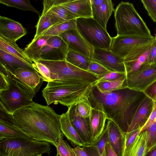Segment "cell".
I'll return each mask as SVG.
<instances>
[{
    "mask_svg": "<svg viewBox=\"0 0 156 156\" xmlns=\"http://www.w3.org/2000/svg\"><path fill=\"white\" fill-rule=\"evenodd\" d=\"M154 105V101L146 96L137 109L127 132L138 129L140 130L148 120Z\"/></svg>",
    "mask_w": 156,
    "mask_h": 156,
    "instance_id": "ac0fdd59",
    "label": "cell"
},
{
    "mask_svg": "<svg viewBox=\"0 0 156 156\" xmlns=\"http://www.w3.org/2000/svg\"><path fill=\"white\" fill-rule=\"evenodd\" d=\"M57 155H58V154H57ZM58 156H59V155H58Z\"/></svg>",
    "mask_w": 156,
    "mask_h": 156,
    "instance_id": "11a10c76",
    "label": "cell"
},
{
    "mask_svg": "<svg viewBox=\"0 0 156 156\" xmlns=\"http://www.w3.org/2000/svg\"><path fill=\"white\" fill-rule=\"evenodd\" d=\"M76 29V19H74L57 24L42 34L40 36H58L65 31Z\"/></svg>",
    "mask_w": 156,
    "mask_h": 156,
    "instance_id": "d6a6232c",
    "label": "cell"
},
{
    "mask_svg": "<svg viewBox=\"0 0 156 156\" xmlns=\"http://www.w3.org/2000/svg\"><path fill=\"white\" fill-rule=\"evenodd\" d=\"M156 121V102L154 101V105L152 111L148 120L143 127L140 129V133L145 130L153 123Z\"/></svg>",
    "mask_w": 156,
    "mask_h": 156,
    "instance_id": "bcb514c9",
    "label": "cell"
},
{
    "mask_svg": "<svg viewBox=\"0 0 156 156\" xmlns=\"http://www.w3.org/2000/svg\"><path fill=\"white\" fill-rule=\"evenodd\" d=\"M91 105L93 108L89 118L92 144L98 139L104 130L108 118L101 104L97 103L91 104Z\"/></svg>",
    "mask_w": 156,
    "mask_h": 156,
    "instance_id": "2e32d148",
    "label": "cell"
},
{
    "mask_svg": "<svg viewBox=\"0 0 156 156\" xmlns=\"http://www.w3.org/2000/svg\"><path fill=\"white\" fill-rule=\"evenodd\" d=\"M60 5L76 18L92 17L91 0H67Z\"/></svg>",
    "mask_w": 156,
    "mask_h": 156,
    "instance_id": "cb8c5ba5",
    "label": "cell"
},
{
    "mask_svg": "<svg viewBox=\"0 0 156 156\" xmlns=\"http://www.w3.org/2000/svg\"><path fill=\"white\" fill-rule=\"evenodd\" d=\"M77 29L94 48L110 50L112 37L92 17L76 19Z\"/></svg>",
    "mask_w": 156,
    "mask_h": 156,
    "instance_id": "ba28073f",
    "label": "cell"
},
{
    "mask_svg": "<svg viewBox=\"0 0 156 156\" xmlns=\"http://www.w3.org/2000/svg\"><path fill=\"white\" fill-rule=\"evenodd\" d=\"M126 76V73L119 72H110L101 76L97 82L112 81Z\"/></svg>",
    "mask_w": 156,
    "mask_h": 156,
    "instance_id": "7bdbcfd3",
    "label": "cell"
},
{
    "mask_svg": "<svg viewBox=\"0 0 156 156\" xmlns=\"http://www.w3.org/2000/svg\"><path fill=\"white\" fill-rule=\"evenodd\" d=\"M154 37L137 36H118L112 37L110 50L123 59L133 48L153 41Z\"/></svg>",
    "mask_w": 156,
    "mask_h": 156,
    "instance_id": "30bf717a",
    "label": "cell"
},
{
    "mask_svg": "<svg viewBox=\"0 0 156 156\" xmlns=\"http://www.w3.org/2000/svg\"><path fill=\"white\" fill-rule=\"evenodd\" d=\"M73 150L75 156H88L83 147L77 146Z\"/></svg>",
    "mask_w": 156,
    "mask_h": 156,
    "instance_id": "681fc988",
    "label": "cell"
},
{
    "mask_svg": "<svg viewBox=\"0 0 156 156\" xmlns=\"http://www.w3.org/2000/svg\"><path fill=\"white\" fill-rule=\"evenodd\" d=\"M42 155V154H37V155H34L33 156H41Z\"/></svg>",
    "mask_w": 156,
    "mask_h": 156,
    "instance_id": "816d5d0a",
    "label": "cell"
},
{
    "mask_svg": "<svg viewBox=\"0 0 156 156\" xmlns=\"http://www.w3.org/2000/svg\"><path fill=\"white\" fill-rule=\"evenodd\" d=\"M88 156H101L97 147L93 144L82 147Z\"/></svg>",
    "mask_w": 156,
    "mask_h": 156,
    "instance_id": "7dc6e473",
    "label": "cell"
},
{
    "mask_svg": "<svg viewBox=\"0 0 156 156\" xmlns=\"http://www.w3.org/2000/svg\"><path fill=\"white\" fill-rule=\"evenodd\" d=\"M77 107L80 114L84 118H87L89 116L93 108L86 95L77 103Z\"/></svg>",
    "mask_w": 156,
    "mask_h": 156,
    "instance_id": "8d00e7d4",
    "label": "cell"
},
{
    "mask_svg": "<svg viewBox=\"0 0 156 156\" xmlns=\"http://www.w3.org/2000/svg\"><path fill=\"white\" fill-rule=\"evenodd\" d=\"M108 142V131L107 128L105 126L102 133L98 139L92 144L97 147L101 155V156H103L105 147Z\"/></svg>",
    "mask_w": 156,
    "mask_h": 156,
    "instance_id": "f35d334b",
    "label": "cell"
},
{
    "mask_svg": "<svg viewBox=\"0 0 156 156\" xmlns=\"http://www.w3.org/2000/svg\"><path fill=\"white\" fill-rule=\"evenodd\" d=\"M13 124L35 140L55 146L63 139L61 115L48 106L34 102L16 112L12 116Z\"/></svg>",
    "mask_w": 156,
    "mask_h": 156,
    "instance_id": "6da1fadb",
    "label": "cell"
},
{
    "mask_svg": "<svg viewBox=\"0 0 156 156\" xmlns=\"http://www.w3.org/2000/svg\"><path fill=\"white\" fill-rule=\"evenodd\" d=\"M146 156H156V146L148 152Z\"/></svg>",
    "mask_w": 156,
    "mask_h": 156,
    "instance_id": "f907efd6",
    "label": "cell"
},
{
    "mask_svg": "<svg viewBox=\"0 0 156 156\" xmlns=\"http://www.w3.org/2000/svg\"><path fill=\"white\" fill-rule=\"evenodd\" d=\"M148 137L147 130L140 132L133 143L123 149L122 156H146L148 152L155 146L148 148Z\"/></svg>",
    "mask_w": 156,
    "mask_h": 156,
    "instance_id": "603a6c76",
    "label": "cell"
},
{
    "mask_svg": "<svg viewBox=\"0 0 156 156\" xmlns=\"http://www.w3.org/2000/svg\"><path fill=\"white\" fill-rule=\"evenodd\" d=\"M143 92L145 95L156 102V80L145 89Z\"/></svg>",
    "mask_w": 156,
    "mask_h": 156,
    "instance_id": "f6af8a7d",
    "label": "cell"
},
{
    "mask_svg": "<svg viewBox=\"0 0 156 156\" xmlns=\"http://www.w3.org/2000/svg\"><path fill=\"white\" fill-rule=\"evenodd\" d=\"M52 36L50 35L40 36L35 40L32 41L27 45L24 51L33 62L41 59L42 48Z\"/></svg>",
    "mask_w": 156,
    "mask_h": 156,
    "instance_id": "83f0119b",
    "label": "cell"
},
{
    "mask_svg": "<svg viewBox=\"0 0 156 156\" xmlns=\"http://www.w3.org/2000/svg\"><path fill=\"white\" fill-rule=\"evenodd\" d=\"M103 156H118L108 142L105 146Z\"/></svg>",
    "mask_w": 156,
    "mask_h": 156,
    "instance_id": "c3c4849f",
    "label": "cell"
},
{
    "mask_svg": "<svg viewBox=\"0 0 156 156\" xmlns=\"http://www.w3.org/2000/svg\"><path fill=\"white\" fill-rule=\"evenodd\" d=\"M155 37H154L155 38H156V34H155Z\"/></svg>",
    "mask_w": 156,
    "mask_h": 156,
    "instance_id": "f5cc1de1",
    "label": "cell"
},
{
    "mask_svg": "<svg viewBox=\"0 0 156 156\" xmlns=\"http://www.w3.org/2000/svg\"><path fill=\"white\" fill-rule=\"evenodd\" d=\"M69 51L63 40L59 36H52L43 48L40 59L49 61L66 60Z\"/></svg>",
    "mask_w": 156,
    "mask_h": 156,
    "instance_id": "4fadbf2b",
    "label": "cell"
},
{
    "mask_svg": "<svg viewBox=\"0 0 156 156\" xmlns=\"http://www.w3.org/2000/svg\"><path fill=\"white\" fill-rule=\"evenodd\" d=\"M61 115V129L64 135L73 144L80 147L84 146L83 142L70 122L68 111Z\"/></svg>",
    "mask_w": 156,
    "mask_h": 156,
    "instance_id": "4316f807",
    "label": "cell"
},
{
    "mask_svg": "<svg viewBox=\"0 0 156 156\" xmlns=\"http://www.w3.org/2000/svg\"><path fill=\"white\" fill-rule=\"evenodd\" d=\"M0 3L8 6L16 8L23 11H30L37 14L39 17L41 13L33 6L30 1L26 0H0Z\"/></svg>",
    "mask_w": 156,
    "mask_h": 156,
    "instance_id": "836d02e7",
    "label": "cell"
},
{
    "mask_svg": "<svg viewBox=\"0 0 156 156\" xmlns=\"http://www.w3.org/2000/svg\"><path fill=\"white\" fill-rule=\"evenodd\" d=\"M92 18L107 30L108 21L112 12L114 5L111 0H91Z\"/></svg>",
    "mask_w": 156,
    "mask_h": 156,
    "instance_id": "e0dca14e",
    "label": "cell"
},
{
    "mask_svg": "<svg viewBox=\"0 0 156 156\" xmlns=\"http://www.w3.org/2000/svg\"><path fill=\"white\" fill-rule=\"evenodd\" d=\"M153 41L136 46L127 54L123 58L126 74L137 71L146 62Z\"/></svg>",
    "mask_w": 156,
    "mask_h": 156,
    "instance_id": "8fae6325",
    "label": "cell"
},
{
    "mask_svg": "<svg viewBox=\"0 0 156 156\" xmlns=\"http://www.w3.org/2000/svg\"><path fill=\"white\" fill-rule=\"evenodd\" d=\"M94 85L101 92H110L128 87L126 76L112 81H97Z\"/></svg>",
    "mask_w": 156,
    "mask_h": 156,
    "instance_id": "4dcf8cb0",
    "label": "cell"
},
{
    "mask_svg": "<svg viewBox=\"0 0 156 156\" xmlns=\"http://www.w3.org/2000/svg\"><path fill=\"white\" fill-rule=\"evenodd\" d=\"M58 36L66 43L69 50L82 54L91 59L94 48L83 38L77 29L65 31Z\"/></svg>",
    "mask_w": 156,
    "mask_h": 156,
    "instance_id": "5bb4252c",
    "label": "cell"
},
{
    "mask_svg": "<svg viewBox=\"0 0 156 156\" xmlns=\"http://www.w3.org/2000/svg\"><path fill=\"white\" fill-rule=\"evenodd\" d=\"M0 63L14 76L16 70L19 68H22L30 69L36 71L41 78L35 64L34 65L30 64L1 49H0Z\"/></svg>",
    "mask_w": 156,
    "mask_h": 156,
    "instance_id": "44dd1931",
    "label": "cell"
},
{
    "mask_svg": "<svg viewBox=\"0 0 156 156\" xmlns=\"http://www.w3.org/2000/svg\"><path fill=\"white\" fill-rule=\"evenodd\" d=\"M37 92L14 76L8 88L0 91V108L12 116L17 111L32 105Z\"/></svg>",
    "mask_w": 156,
    "mask_h": 156,
    "instance_id": "5b68a950",
    "label": "cell"
},
{
    "mask_svg": "<svg viewBox=\"0 0 156 156\" xmlns=\"http://www.w3.org/2000/svg\"><path fill=\"white\" fill-rule=\"evenodd\" d=\"M91 59L78 52L69 50L67 54L66 60L81 69L87 71Z\"/></svg>",
    "mask_w": 156,
    "mask_h": 156,
    "instance_id": "1f68e13d",
    "label": "cell"
},
{
    "mask_svg": "<svg viewBox=\"0 0 156 156\" xmlns=\"http://www.w3.org/2000/svg\"><path fill=\"white\" fill-rule=\"evenodd\" d=\"M0 49L23 60L30 64H35L26 55L24 50L19 47L16 41L8 39L1 34Z\"/></svg>",
    "mask_w": 156,
    "mask_h": 156,
    "instance_id": "f1b7e54d",
    "label": "cell"
},
{
    "mask_svg": "<svg viewBox=\"0 0 156 156\" xmlns=\"http://www.w3.org/2000/svg\"><path fill=\"white\" fill-rule=\"evenodd\" d=\"M156 80V64L144 63L137 71L126 74L128 87L143 91Z\"/></svg>",
    "mask_w": 156,
    "mask_h": 156,
    "instance_id": "9c48e42d",
    "label": "cell"
},
{
    "mask_svg": "<svg viewBox=\"0 0 156 156\" xmlns=\"http://www.w3.org/2000/svg\"><path fill=\"white\" fill-rule=\"evenodd\" d=\"M62 22L58 19L53 17L46 12H42L39 17L37 23L35 26L36 32L32 40H36L41 35L49 29Z\"/></svg>",
    "mask_w": 156,
    "mask_h": 156,
    "instance_id": "f546056e",
    "label": "cell"
},
{
    "mask_svg": "<svg viewBox=\"0 0 156 156\" xmlns=\"http://www.w3.org/2000/svg\"><path fill=\"white\" fill-rule=\"evenodd\" d=\"M91 60L111 72L126 73L123 59L117 56L110 50L94 48Z\"/></svg>",
    "mask_w": 156,
    "mask_h": 156,
    "instance_id": "7c38bea8",
    "label": "cell"
},
{
    "mask_svg": "<svg viewBox=\"0 0 156 156\" xmlns=\"http://www.w3.org/2000/svg\"><path fill=\"white\" fill-rule=\"evenodd\" d=\"M145 63L156 64V39L154 37L148 58Z\"/></svg>",
    "mask_w": 156,
    "mask_h": 156,
    "instance_id": "ee69618b",
    "label": "cell"
},
{
    "mask_svg": "<svg viewBox=\"0 0 156 156\" xmlns=\"http://www.w3.org/2000/svg\"><path fill=\"white\" fill-rule=\"evenodd\" d=\"M36 61L45 65L51 73L55 74L56 76L55 80L74 84L87 83L94 84L100 79L89 72L73 66L66 60L49 61L40 59Z\"/></svg>",
    "mask_w": 156,
    "mask_h": 156,
    "instance_id": "8992f818",
    "label": "cell"
},
{
    "mask_svg": "<svg viewBox=\"0 0 156 156\" xmlns=\"http://www.w3.org/2000/svg\"><path fill=\"white\" fill-rule=\"evenodd\" d=\"M118 36H152L133 3L121 2L114 11Z\"/></svg>",
    "mask_w": 156,
    "mask_h": 156,
    "instance_id": "277c9868",
    "label": "cell"
},
{
    "mask_svg": "<svg viewBox=\"0 0 156 156\" xmlns=\"http://www.w3.org/2000/svg\"><path fill=\"white\" fill-rule=\"evenodd\" d=\"M141 2L149 17L156 23V0H141Z\"/></svg>",
    "mask_w": 156,
    "mask_h": 156,
    "instance_id": "ab89813d",
    "label": "cell"
},
{
    "mask_svg": "<svg viewBox=\"0 0 156 156\" xmlns=\"http://www.w3.org/2000/svg\"><path fill=\"white\" fill-rule=\"evenodd\" d=\"M77 103L68 108L67 111L70 122L83 142L84 146L92 144L89 117L84 118L80 115L78 110Z\"/></svg>",
    "mask_w": 156,
    "mask_h": 156,
    "instance_id": "9a60e30c",
    "label": "cell"
},
{
    "mask_svg": "<svg viewBox=\"0 0 156 156\" xmlns=\"http://www.w3.org/2000/svg\"><path fill=\"white\" fill-rule=\"evenodd\" d=\"M15 76L38 91L44 81L38 73L29 69H18L15 72Z\"/></svg>",
    "mask_w": 156,
    "mask_h": 156,
    "instance_id": "484cf974",
    "label": "cell"
},
{
    "mask_svg": "<svg viewBox=\"0 0 156 156\" xmlns=\"http://www.w3.org/2000/svg\"><path fill=\"white\" fill-rule=\"evenodd\" d=\"M49 143L23 138L0 141V156H33L51 152Z\"/></svg>",
    "mask_w": 156,
    "mask_h": 156,
    "instance_id": "52a82bcc",
    "label": "cell"
},
{
    "mask_svg": "<svg viewBox=\"0 0 156 156\" xmlns=\"http://www.w3.org/2000/svg\"><path fill=\"white\" fill-rule=\"evenodd\" d=\"M67 1L44 0L43 2V9L42 12L47 13L62 22L76 19L72 13L60 5Z\"/></svg>",
    "mask_w": 156,
    "mask_h": 156,
    "instance_id": "ffe728a7",
    "label": "cell"
},
{
    "mask_svg": "<svg viewBox=\"0 0 156 156\" xmlns=\"http://www.w3.org/2000/svg\"><path fill=\"white\" fill-rule=\"evenodd\" d=\"M86 95L90 104H101L108 119L113 121L124 133L127 132L137 109L146 96L143 91L128 87L101 92L94 84Z\"/></svg>",
    "mask_w": 156,
    "mask_h": 156,
    "instance_id": "7a4b0ae2",
    "label": "cell"
},
{
    "mask_svg": "<svg viewBox=\"0 0 156 156\" xmlns=\"http://www.w3.org/2000/svg\"><path fill=\"white\" fill-rule=\"evenodd\" d=\"M55 147L57 149V154L60 156H75L73 148L62 138L59 139Z\"/></svg>",
    "mask_w": 156,
    "mask_h": 156,
    "instance_id": "d590c367",
    "label": "cell"
},
{
    "mask_svg": "<svg viewBox=\"0 0 156 156\" xmlns=\"http://www.w3.org/2000/svg\"><path fill=\"white\" fill-rule=\"evenodd\" d=\"M87 71L99 78L111 72L101 64L92 60L90 63Z\"/></svg>",
    "mask_w": 156,
    "mask_h": 156,
    "instance_id": "74e56055",
    "label": "cell"
},
{
    "mask_svg": "<svg viewBox=\"0 0 156 156\" xmlns=\"http://www.w3.org/2000/svg\"><path fill=\"white\" fill-rule=\"evenodd\" d=\"M16 138L35 140L13 123L0 119V141Z\"/></svg>",
    "mask_w": 156,
    "mask_h": 156,
    "instance_id": "d4e9b609",
    "label": "cell"
},
{
    "mask_svg": "<svg viewBox=\"0 0 156 156\" xmlns=\"http://www.w3.org/2000/svg\"><path fill=\"white\" fill-rule=\"evenodd\" d=\"M146 130L148 133V148L154 147L156 146V121Z\"/></svg>",
    "mask_w": 156,
    "mask_h": 156,
    "instance_id": "b9f144b4",
    "label": "cell"
},
{
    "mask_svg": "<svg viewBox=\"0 0 156 156\" xmlns=\"http://www.w3.org/2000/svg\"><path fill=\"white\" fill-rule=\"evenodd\" d=\"M14 76L0 63V91L8 88L11 80Z\"/></svg>",
    "mask_w": 156,
    "mask_h": 156,
    "instance_id": "e575fe53",
    "label": "cell"
},
{
    "mask_svg": "<svg viewBox=\"0 0 156 156\" xmlns=\"http://www.w3.org/2000/svg\"><path fill=\"white\" fill-rule=\"evenodd\" d=\"M93 84H74L55 80L48 83L42 90V95L48 105L59 103L69 108L83 99Z\"/></svg>",
    "mask_w": 156,
    "mask_h": 156,
    "instance_id": "3957f363",
    "label": "cell"
},
{
    "mask_svg": "<svg viewBox=\"0 0 156 156\" xmlns=\"http://www.w3.org/2000/svg\"><path fill=\"white\" fill-rule=\"evenodd\" d=\"M33 62L35 64L44 81L48 82L53 81L51 78V73L47 66L37 61Z\"/></svg>",
    "mask_w": 156,
    "mask_h": 156,
    "instance_id": "60d3db41",
    "label": "cell"
},
{
    "mask_svg": "<svg viewBox=\"0 0 156 156\" xmlns=\"http://www.w3.org/2000/svg\"><path fill=\"white\" fill-rule=\"evenodd\" d=\"M108 142L118 156H122L125 142V133L111 119H107L106 125Z\"/></svg>",
    "mask_w": 156,
    "mask_h": 156,
    "instance_id": "7402d4cb",
    "label": "cell"
},
{
    "mask_svg": "<svg viewBox=\"0 0 156 156\" xmlns=\"http://www.w3.org/2000/svg\"><path fill=\"white\" fill-rule=\"evenodd\" d=\"M56 156H58V155L57 154L56 155Z\"/></svg>",
    "mask_w": 156,
    "mask_h": 156,
    "instance_id": "db71d44e",
    "label": "cell"
},
{
    "mask_svg": "<svg viewBox=\"0 0 156 156\" xmlns=\"http://www.w3.org/2000/svg\"><path fill=\"white\" fill-rule=\"evenodd\" d=\"M27 33L26 29L20 23L0 16V34L16 42Z\"/></svg>",
    "mask_w": 156,
    "mask_h": 156,
    "instance_id": "d6986e66",
    "label": "cell"
}]
</instances>
